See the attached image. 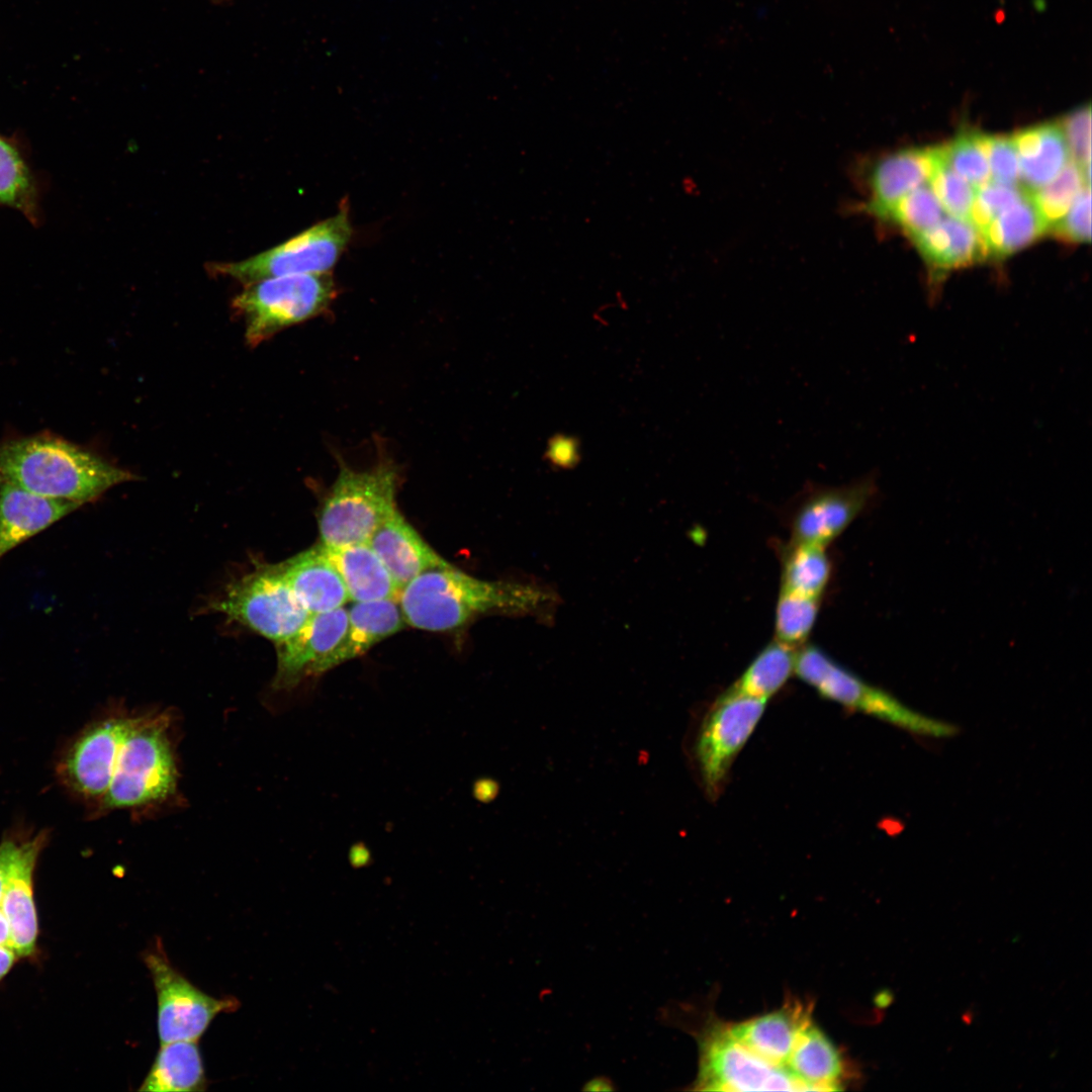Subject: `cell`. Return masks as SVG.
<instances>
[{
	"label": "cell",
	"instance_id": "cell-30",
	"mask_svg": "<svg viewBox=\"0 0 1092 1092\" xmlns=\"http://www.w3.org/2000/svg\"><path fill=\"white\" fill-rule=\"evenodd\" d=\"M1090 172L1070 161L1054 180L1030 193L1049 230L1069 210L1079 193L1090 186Z\"/></svg>",
	"mask_w": 1092,
	"mask_h": 1092
},
{
	"label": "cell",
	"instance_id": "cell-38",
	"mask_svg": "<svg viewBox=\"0 0 1092 1092\" xmlns=\"http://www.w3.org/2000/svg\"><path fill=\"white\" fill-rule=\"evenodd\" d=\"M1071 159L1084 171L1090 172L1091 162V106H1081L1068 114L1060 123Z\"/></svg>",
	"mask_w": 1092,
	"mask_h": 1092
},
{
	"label": "cell",
	"instance_id": "cell-13",
	"mask_svg": "<svg viewBox=\"0 0 1092 1092\" xmlns=\"http://www.w3.org/2000/svg\"><path fill=\"white\" fill-rule=\"evenodd\" d=\"M877 492L874 476L844 485H806L789 511L790 541L827 547L866 511Z\"/></svg>",
	"mask_w": 1092,
	"mask_h": 1092
},
{
	"label": "cell",
	"instance_id": "cell-14",
	"mask_svg": "<svg viewBox=\"0 0 1092 1092\" xmlns=\"http://www.w3.org/2000/svg\"><path fill=\"white\" fill-rule=\"evenodd\" d=\"M348 626L344 607L311 614L293 636L276 645L277 668L273 688L292 691L328 672V661L343 640Z\"/></svg>",
	"mask_w": 1092,
	"mask_h": 1092
},
{
	"label": "cell",
	"instance_id": "cell-2",
	"mask_svg": "<svg viewBox=\"0 0 1092 1092\" xmlns=\"http://www.w3.org/2000/svg\"><path fill=\"white\" fill-rule=\"evenodd\" d=\"M548 599L534 586L482 580L451 564L423 572L397 597L406 625L431 632L457 630L487 613L528 612Z\"/></svg>",
	"mask_w": 1092,
	"mask_h": 1092
},
{
	"label": "cell",
	"instance_id": "cell-25",
	"mask_svg": "<svg viewBox=\"0 0 1092 1092\" xmlns=\"http://www.w3.org/2000/svg\"><path fill=\"white\" fill-rule=\"evenodd\" d=\"M787 1070L806 1091L839 1090L844 1077L839 1051L813 1020L798 1036Z\"/></svg>",
	"mask_w": 1092,
	"mask_h": 1092
},
{
	"label": "cell",
	"instance_id": "cell-16",
	"mask_svg": "<svg viewBox=\"0 0 1092 1092\" xmlns=\"http://www.w3.org/2000/svg\"><path fill=\"white\" fill-rule=\"evenodd\" d=\"M942 161L941 147L904 149L879 159L869 170L864 209L884 219L898 200L928 183Z\"/></svg>",
	"mask_w": 1092,
	"mask_h": 1092
},
{
	"label": "cell",
	"instance_id": "cell-22",
	"mask_svg": "<svg viewBox=\"0 0 1092 1092\" xmlns=\"http://www.w3.org/2000/svg\"><path fill=\"white\" fill-rule=\"evenodd\" d=\"M406 623L397 599L354 602L348 610L346 634L328 661V670L364 655Z\"/></svg>",
	"mask_w": 1092,
	"mask_h": 1092
},
{
	"label": "cell",
	"instance_id": "cell-41",
	"mask_svg": "<svg viewBox=\"0 0 1092 1092\" xmlns=\"http://www.w3.org/2000/svg\"><path fill=\"white\" fill-rule=\"evenodd\" d=\"M17 958L16 952L11 948L0 947V981L9 973L14 966Z\"/></svg>",
	"mask_w": 1092,
	"mask_h": 1092
},
{
	"label": "cell",
	"instance_id": "cell-18",
	"mask_svg": "<svg viewBox=\"0 0 1092 1092\" xmlns=\"http://www.w3.org/2000/svg\"><path fill=\"white\" fill-rule=\"evenodd\" d=\"M81 506L0 482V559Z\"/></svg>",
	"mask_w": 1092,
	"mask_h": 1092
},
{
	"label": "cell",
	"instance_id": "cell-12",
	"mask_svg": "<svg viewBox=\"0 0 1092 1092\" xmlns=\"http://www.w3.org/2000/svg\"><path fill=\"white\" fill-rule=\"evenodd\" d=\"M129 720L117 714L93 721L66 746L56 771L60 784L74 797L99 805L109 788Z\"/></svg>",
	"mask_w": 1092,
	"mask_h": 1092
},
{
	"label": "cell",
	"instance_id": "cell-29",
	"mask_svg": "<svg viewBox=\"0 0 1092 1092\" xmlns=\"http://www.w3.org/2000/svg\"><path fill=\"white\" fill-rule=\"evenodd\" d=\"M797 650L774 639L756 654L729 689L767 700L795 673Z\"/></svg>",
	"mask_w": 1092,
	"mask_h": 1092
},
{
	"label": "cell",
	"instance_id": "cell-44",
	"mask_svg": "<svg viewBox=\"0 0 1092 1092\" xmlns=\"http://www.w3.org/2000/svg\"><path fill=\"white\" fill-rule=\"evenodd\" d=\"M570 450L571 447L569 445H566L565 447L564 444L557 443L553 446L551 451L553 453L551 455L558 464H567L572 459V454L568 453L571 452Z\"/></svg>",
	"mask_w": 1092,
	"mask_h": 1092
},
{
	"label": "cell",
	"instance_id": "cell-42",
	"mask_svg": "<svg viewBox=\"0 0 1092 1092\" xmlns=\"http://www.w3.org/2000/svg\"><path fill=\"white\" fill-rule=\"evenodd\" d=\"M0 947L13 949L12 935L8 920L0 907Z\"/></svg>",
	"mask_w": 1092,
	"mask_h": 1092
},
{
	"label": "cell",
	"instance_id": "cell-40",
	"mask_svg": "<svg viewBox=\"0 0 1092 1092\" xmlns=\"http://www.w3.org/2000/svg\"><path fill=\"white\" fill-rule=\"evenodd\" d=\"M21 839L7 836L0 842V902Z\"/></svg>",
	"mask_w": 1092,
	"mask_h": 1092
},
{
	"label": "cell",
	"instance_id": "cell-11",
	"mask_svg": "<svg viewBox=\"0 0 1092 1092\" xmlns=\"http://www.w3.org/2000/svg\"><path fill=\"white\" fill-rule=\"evenodd\" d=\"M695 1089L705 1091H806L788 1071L763 1060L729 1031L727 1023H711L700 1039Z\"/></svg>",
	"mask_w": 1092,
	"mask_h": 1092
},
{
	"label": "cell",
	"instance_id": "cell-9",
	"mask_svg": "<svg viewBox=\"0 0 1092 1092\" xmlns=\"http://www.w3.org/2000/svg\"><path fill=\"white\" fill-rule=\"evenodd\" d=\"M211 609L276 645L299 631L311 615L275 565L259 566L232 582Z\"/></svg>",
	"mask_w": 1092,
	"mask_h": 1092
},
{
	"label": "cell",
	"instance_id": "cell-35",
	"mask_svg": "<svg viewBox=\"0 0 1092 1092\" xmlns=\"http://www.w3.org/2000/svg\"><path fill=\"white\" fill-rule=\"evenodd\" d=\"M928 184L944 211L950 216L969 220L977 194L976 187L952 171L944 160L936 168Z\"/></svg>",
	"mask_w": 1092,
	"mask_h": 1092
},
{
	"label": "cell",
	"instance_id": "cell-21",
	"mask_svg": "<svg viewBox=\"0 0 1092 1092\" xmlns=\"http://www.w3.org/2000/svg\"><path fill=\"white\" fill-rule=\"evenodd\" d=\"M925 262L937 272L966 267L990 256L981 232L969 220L942 217L935 225L911 237Z\"/></svg>",
	"mask_w": 1092,
	"mask_h": 1092
},
{
	"label": "cell",
	"instance_id": "cell-7",
	"mask_svg": "<svg viewBox=\"0 0 1092 1092\" xmlns=\"http://www.w3.org/2000/svg\"><path fill=\"white\" fill-rule=\"evenodd\" d=\"M352 232L348 202L342 201L335 215L282 244L243 261L211 264L210 269L245 285L281 275L326 274L346 250Z\"/></svg>",
	"mask_w": 1092,
	"mask_h": 1092
},
{
	"label": "cell",
	"instance_id": "cell-31",
	"mask_svg": "<svg viewBox=\"0 0 1092 1092\" xmlns=\"http://www.w3.org/2000/svg\"><path fill=\"white\" fill-rule=\"evenodd\" d=\"M820 602L781 589L776 606L775 639L796 649L806 644L817 621Z\"/></svg>",
	"mask_w": 1092,
	"mask_h": 1092
},
{
	"label": "cell",
	"instance_id": "cell-26",
	"mask_svg": "<svg viewBox=\"0 0 1092 1092\" xmlns=\"http://www.w3.org/2000/svg\"><path fill=\"white\" fill-rule=\"evenodd\" d=\"M208 1086L198 1040L161 1043L139 1091L201 1092Z\"/></svg>",
	"mask_w": 1092,
	"mask_h": 1092
},
{
	"label": "cell",
	"instance_id": "cell-37",
	"mask_svg": "<svg viewBox=\"0 0 1092 1092\" xmlns=\"http://www.w3.org/2000/svg\"><path fill=\"white\" fill-rule=\"evenodd\" d=\"M977 138L987 158L991 181L1016 185L1019 178V164L1012 139L979 132H977Z\"/></svg>",
	"mask_w": 1092,
	"mask_h": 1092
},
{
	"label": "cell",
	"instance_id": "cell-3",
	"mask_svg": "<svg viewBox=\"0 0 1092 1092\" xmlns=\"http://www.w3.org/2000/svg\"><path fill=\"white\" fill-rule=\"evenodd\" d=\"M178 772L165 715L130 717L109 788L98 810L142 807L168 799Z\"/></svg>",
	"mask_w": 1092,
	"mask_h": 1092
},
{
	"label": "cell",
	"instance_id": "cell-8",
	"mask_svg": "<svg viewBox=\"0 0 1092 1092\" xmlns=\"http://www.w3.org/2000/svg\"><path fill=\"white\" fill-rule=\"evenodd\" d=\"M157 995V1029L161 1043L198 1040L220 1013L235 1012L234 996L212 997L184 977L169 961L161 938L142 953Z\"/></svg>",
	"mask_w": 1092,
	"mask_h": 1092
},
{
	"label": "cell",
	"instance_id": "cell-33",
	"mask_svg": "<svg viewBox=\"0 0 1092 1092\" xmlns=\"http://www.w3.org/2000/svg\"><path fill=\"white\" fill-rule=\"evenodd\" d=\"M944 210L928 185H921L898 200L884 219L893 220L910 237L935 225Z\"/></svg>",
	"mask_w": 1092,
	"mask_h": 1092
},
{
	"label": "cell",
	"instance_id": "cell-27",
	"mask_svg": "<svg viewBox=\"0 0 1092 1092\" xmlns=\"http://www.w3.org/2000/svg\"><path fill=\"white\" fill-rule=\"evenodd\" d=\"M1048 230L1027 192L995 216L981 234L990 256L1005 257L1034 242Z\"/></svg>",
	"mask_w": 1092,
	"mask_h": 1092
},
{
	"label": "cell",
	"instance_id": "cell-5",
	"mask_svg": "<svg viewBox=\"0 0 1092 1092\" xmlns=\"http://www.w3.org/2000/svg\"><path fill=\"white\" fill-rule=\"evenodd\" d=\"M396 470L388 462L373 469L342 467L318 516L321 544L342 547L367 543L395 510Z\"/></svg>",
	"mask_w": 1092,
	"mask_h": 1092
},
{
	"label": "cell",
	"instance_id": "cell-6",
	"mask_svg": "<svg viewBox=\"0 0 1092 1092\" xmlns=\"http://www.w3.org/2000/svg\"><path fill=\"white\" fill-rule=\"evenodd\" d=\"M245 286L232 307L245 321L250 347L323 312L336 295L330 273L274 276Z\"/></svg>",
	"mask_w": 1092,
	"mask_h": 1092
},
{
	"label": "cell",
	"instance_id": "cell-36",
	"mask_svg": "<svg viewBox=\"0 0 1092 1092\" xmlns=\"http://www.w3.org/2000/svg\"><path fill=\"white\" fill-rule=\"evenodd\" d=\"M1028 191L1016 185L989 182L977 189L969 221L982 232L1005 208L1022 198Z\"/></svg>",
	"mask_w": 1092,
	"mask_h": 1092
},
{
	"label": "cell",
	"instance_id": "cell-28",
	"mask_svg": "<svg viewBox=\"0 0 1092 1092\" xmlns=\"http://www.w3.org/2000/svg\"><path fill=\"white\" fill-rule=\"evenodd\" d=\"M826 548L790 541L781 554V589L821 600L832 576Z\"/></svg>",
	"mask_w": 1092,
	"mask_h": 1092
},
{
	"label": "cell",
	"instance_id": "cell-34",
	"mask_svg": "<svg viewBox=\"0 0 1092 1092\" xmlns=\"http://www.w3.org/2000/svg\"><path fill=\"white\" fill-rule=\"evenodd\" d=\"M941 148L944 163L974 187L978 189L991 182L989 165L977 132L962 133Z\"/></svg>",
	"mask_w": 1092,
	"mask_h": 1092
},
{
	"label": "cell",
	"instance_id": "cell-23",
	"mask_svg": "<svg viewBox=\"0 0 1092 1092\" xmlns=\"http://www.w3.org/2000/svg\"><path fill=\"white\" fill-rule=\"evenodd\" d=\"M1023 189L1043 187L1072 160L1060 122H1048L1017 131L1012 138Z\"/></svg>",
	"mask_w": 1092,
	"mask_h": 1092
},
{
	"label": "cell",
	"instance_id": "cell-32",
	"mask_svg": "<svg viewBox=\"0 0 1092 1092\" xmlns=\"http://www.w3.org/2000/svg\"><path fill=\"white\" fill-rule=\"evenodd\" d=\"M0 204L33 217L36 193L33 180L20 153L0 136Z\"/></svg>",
	"mask_w": 1092,
	"mask_h": 1092
},
{
	"label": "cell",
	"instance_id": "cell-39",
	"mask_svg": "<svg viewBox=\"0 0 1092 1092\" xmlns=\"http://www.w3.org/2000/svg\"><path fill=\"white\" fill-rule=\"evenodd\" d=\"M1091 193L1090 186L1085 187L1067 211L1051 229L1061 238L1071 242H1090L1091 238Z\"/></svg>",
	"mask_w": 1092,
	"mask_h": 1092
},
{
	"label": "cell",
	"instance_id": "cell-20",
	"mask_svg": "<svg viewBox=\"0 0 1092 1092\" xmlns=\"http://www.w3.org/2000/svg\"><path fill=\"white\" fill-rule=\"evenodd\" d=\"M275 566L310 614L344 607L349 601L346 587L321 544Z\"/></svg>",
	"mask_w": 1092,
	"mask_h": 1092
},
{
	"label": "cell",
	"instance_id": "cell-10",
	"mask_svg": "<svg viewBox=\"0 0 1092 1092\" xmlns=\"http://www.w3.org/2000/svg\"><path fill=\"white\" fill-rule=\"evenodd\" d=\"M766 702L728 689L704 717L693 754L710 799L719 796L736 755L761 719Z\"/></svg>",
	"mask_w": 1092,
	"mask_h": 1092
},
{
	"label": "cell",
	"instance_id": "cell-43",
	"mask_svg": "<svg viewBox=\"0 0 1092 1092\" xmlns=\"http://www.w3.org/2000/svg\"><path fill=\"white\" fill-rule=\"evenodd\" d=\"M613 1082L606 1077H596L585 1083L583 1090L585 1091H612L614 1090Z\"/></svg>",
	"mask_w": 1092,
	"mask_h": 1092
},
{
	"label": "cell",
	"instance_id": "cell-1",
	"mask_svg": "<svg viewBox=\"0 0 1092 1092\" xmlns=\"http://www.w3.org/2000/svg\"><path fill=\"white\" fill-rule=\"evenodd\" d=\"M135 478L90 450L44 431L0 441V482L83 505Z\"/></svg>",
	"mask_w": 1092,
	"mask_h": 1092
},
{
	"label": "cell",
	"instance_id": "cell-19",
	"mask_svg": "<svg viewBox=\"0 0 1092 1092\" xmlns=\"http://www.w3.org/2000/svg\"><path fill=\"white\" fill-rule=\"evenodd\" d=\"M812 1021L809 1006L793 1002L760 1016L728 1024L730 1033L768 1063L787 1070V1062L805 1026Z\"/></svg>",
	"mask_w": 1092,
	"mask_h": 1092
},
{
	"label": "cell",
	"instance_id": "cell-24",
	"mask_svg": "<svg viewBox=\"0 0 1092 1092\" xmlns=\"http://www.w3.org/2000/svg\"><path fill=\"white\" fill-rule=\"evenodd\" d=\"M322 547L326 556L338 571L346 587L349 600L368 602L397 599L399 588L368 543L342 547L322 545Z\"/></svg>",
	"mask_w": 1092,
	"mask_h": 1092
},
{
	"label": "cell",
	"instance_id": "cell-15",
	"mask_svg": "<svg viewBox=\"0 0 1092 1092\" xmlns=\"http://www.w3.org/2000/svg\"><path fill=\"white\" fill-rule=\"evenodd\" d=\"M48 840L47 831L21 839L0 902L10 925L13 950L18 957H29L36 948L38 920L33 877Z\"/></svg>",
	"mask_w": 1092,
	"mask_h": 1092
},
{
	"label": "cell",
	"instance_id": "cell-4",
	"mask_svg": "<svg viewBox=\"0 0 1092 1092\" xmlns=\"http://www.w3.org/2000/svg\"><path fill=\"white\" fill-rule=\"evenodd\" d=\"M795 674L822 698L908 733L946 738L958 732L953 724L913 710L885 690L869 684L816 645L806 643L798 648Z\"/></svg>",
	"mask_w": 1092,
	"mask_h": 1092
},
{
	"label": "cell",
	"instance_id": "cell-17",
	"mask_svg": "<svg viewBox=\"0 0 1092 1092\" xmlns=\"http://www.w3.org/2000/svg\"><path fill=\"white\" fill-rule=\"evenodd\" d=\"M391 575L399 592L423 572L448 563L396 509L367 542Z\"/></svg>",
	"mask_w": 1092,
	"mask_h": 1092
}]
</instances>
